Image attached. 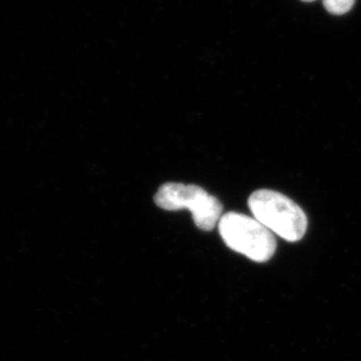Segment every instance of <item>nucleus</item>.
<instances>
[{
	"label": "nucleus",
	"mask_w": 361,
	"mask_h": 361,
	"mask_svg": "<svg viewBox=\"0 0 361 361\" xmlns=\"http://www.w3.org/2000/svg\"><path fill=\"white\" fill-rule=\"evenodd\" d=\"M248 206L256 220L286 241H300L307 233L305 212L280 192L255 191L249 197Z\"/></svg>",
	"instance_id": "f257e3e1"
},
{
	"label": "nucleus",
	"mask_w": 361,
	"mask_h": 361,
	"mask_svg": "<svg viewBox=\"0 0 361 361\" xmlns=\"http://www.w3.org/2000/svg\"><path fill=\"white\" fill-rule=\"evenodd\" d=\"M219 233L228 248L254 262H267L276 252V238L254 216L228 212L218 224Z\"/></svg>",
	"instance_id": "f03ea898"
},
{
	"label": "nucleus",
	"mask_w": 361,
	"mask_h": 361,
	"mask_svg": "<svg viewBox=\"0 0 361 361\" xmlns=\"http://www.w3.org/2000/svg\"><path fill=\"white\" fill-rule=\"evenodd\" d=\"M154 202L158 207L166 211L188 209L195 226L204 232L213 231L224 215V207L219 199L208 195L204 188L197 185L164 184L154 195Z\"/></svg>",
	"instance_id": "7ed1b4c3"
},
{
	"label": "nucleus",
	"mask_w": 361,
	"mask_h": 361,
	"mask_svg": "<svg viewBox=\"0 0 361 361\" xmlns=\"http://www.w3.org/2000/svg\"><path fill=\"white\" fill-rule=\"evenodd\" d=\"M355 0H323L324 7L334 16H343L351 11Z\"/></svg>",
	"instance_id": "20e7f679"
},
{
	"label": "nucleus",
	"mask_w": 361,
	"mask_h": 361,
	"mask_svg": "<svg viewBox=\"0 0 361 361\" xmlns=\"http://www.w3.org/2000/svg\"><path fill=\"white\" fill-rule=\"evenodd\" d=\"M302 1H305V3H312L314 0H302Z\"/></svg>",
	"instance_id": "39448f33"
}]
</instances>
